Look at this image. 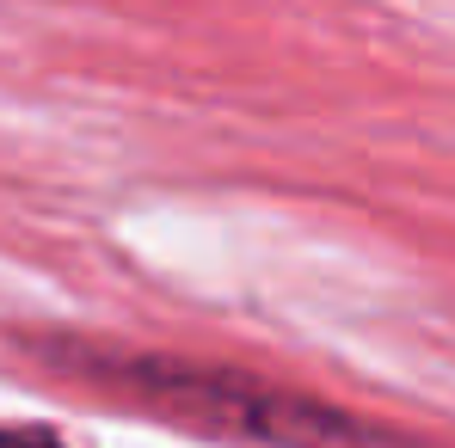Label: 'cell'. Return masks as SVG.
<instances>
[{
  "label": "cell",
  "mask_w": 455,
  "mask_h": 448,
  "mask_svg": "<svg viewBox=\"0 0 455 448\" xmlns=\"http://www.w3.org/2000/svg\"><path fill=\"white\" fill-rule=\"evenodd\" d=\"M0 448H62V436L44 424H0Z\"/></svg>",
  "instance_id": "6da1fadb"
}]
</instances>
